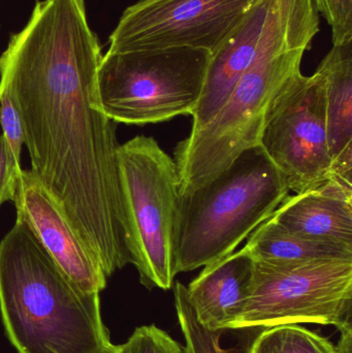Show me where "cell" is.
<instances>
[{
  "label": "cell",
  "instance_id": "obj_1",
  "mask_svg": "<svg viewBox=\"0 0 352 353\" xmlns=\"http://www.w3.org/2000/svg\"><path fill=\"white\" fill-rule=\"evenodd\" d=\"M101 58L85 0L37 1L0 55V93L20 115L31 171L110 278L130 259L117 128L97 97Z\"/></svg>",
  "mask_w": 352,
  "mask_h": 353
},
{
  "label": "cell",
  "instance_id": "obj_2",
  "mask_svg": "<svg viewBox=\"0 0 352 353\" xmlns=\"http://www.w3.org/2000/svg\"><path fill=\"white\" fill-rule=\"evenodd\" d=\"M0 317L18 353H99L112 344L101 292L76 286L19 220L0 241Z\"/></svg>",
  "mask_w": 352,
  "mask_h": 353
},
{
  "label": "cell",
  "instance_id": "obj_3",
  "mask_svg": "<svg viewBox=\"0 0 352 353\" xmlns=\"http://www.w3.org/2000/svg\"><path fill=\"white\" fill-rule=\"evenodd\" d=\"M320 24L314 0H298L216 115L177 145L174 161L181 194L225 171L244 151L260 146L273 103L301 72L304 54L320 32Z\"/></svg>",
  "mask_w": 352,
  "mask_h": 353
},
{
  "label": "cell",
  "instance_id": "obj_4",
  "mask_svg": "<svg viewBox=\"0 0 352 353\" xmlns=\"http://www.w3.org/2000/svg\"><path fill=\"white\" fill-rule=\"evenodd\" d=\"M283 174L262 147L244 151L225 171L180 197L176 274L235 252L289 193Z\"/></svg>",
  "mask_w": 352,
  "mask_h": 353
},
{
  "label": "cell",
  "instance_id": "obj_5",
  "mask_svg": "<svg viewBox=\"0 0 352 353\" xmlns=\"http://www.w3.org/2000/svg\"><path fill=\"white\" fill-rule=\"evenodd\" d=\"M117 161L130 263L145 288L171 290L181 197L177 165L146 136L119 145Z\"/></svg>",
  "mask_w": 352,
  "mask_h": 353
},
{
  "label": "cell",
  "instance_id": "obj_6",
  "mask_svg": "<svg viewBox=\"0 0 352 353\" xmlns=\"http://www.w3.org/2000/svg\"><path fill=\"white\" fill-rule=\"evenodd\" d=\"M207 50L109 52L97 72L101 111L115 123L144 125L192 115L210 63Z\"/></svg>",
  "mask_w": 352,
  "mask_h": 353
},
{
  "label": "cell",
  "instance_id": "obj_7",
  "mask_svg": "<svg viewBox=\"0 0 352 353\" xmlns=\"http://www.w3.org/2000/svg\"><path fill=\"white\" fill-rule=\"evenodd\" d=\"M351 319L352 259L254 261L249 294L229 330L315 323L340 331Z\"/></svg>",
  "mask_w": 352,
  "mask_h": 353
},
{
  "label": "cell",
  "instance_id": "obj_8",
  "mask_svg": "<svg viewBox=\"0 0 352 353\" xmlns=\"http://www.w3.org/2000/svg\"><path fill=\"white\" fill-rule=\"evenodd\" d=\"M289 190L301 193L331 178L326 82L297 72L273 103L260 143Z\"/></svg>",
  "mask_w": 352,
  "mask_h": 353
},
{
  "label": "cell",
  "instance_id": "obj_9",
  "mask_svg": "<svg viewBox=\"0 0 352 353\" xmlns=\"http://www.w3.org/2000/svg\"><path fill=\"white\" fill-rule=\"evenodd\" d=\"M258 0H138L110 37L109 52L207 50L214 53Z\"/></svg>",
  "mask_w": 352,
  "mask_h": 353
},
{
  "label": "cell",
  "instance_id": "obj_10",
  "mask_svg": "<svg viewBox=\"0 0 352 353\" xmlns=\"http://www.w3.org/2000/svg\"><path fill=\"white\" fill-rule=\"evenodd\" d=\"M17 219L28 226L64 274L85 292H101L107 278L55 197L32 171L21 172L14 201Z\"/></svg>",
  "mask_w": 352,
  "mask_h": 353
},
{
  "label": "cell",
  "instance_id": "obj_11",
  "mask_svg": "<svg viewBox=\"0 0 352 353\" xmlns=\"http://www.w3.org/2000/svg\"><path fill=\"white\" fill-rule=\"evenodd\" d=\"M271 218L303 238L352 247V185L332 176L287 195Z\"/></svg>",
  "mask_w": 352,
  "mask_h": 353
},
{
  "label": "cell",
  "instance_id": "obj_12",
  "mask_svg": "<svg viewBox=\"0 0 352 353\" xmlns=\"http://www.w3.org/2000/svg\"><path fill=\"white\" fill-rule=\"evenodd\" d=\"M254 261L244 248L204 267L186 288L200 323L213 331H227L247 300Z\"/></svg>",
  "mask_w": 352,
  "mask_h": 353
},
{
  "label": "cell",
  "instance_id": "obj_13",
  "mask_svg": "<svg viewBox=\"0 0 352 353\" xmlns=\"http://www.w3.org/2000/svg\"><path fill=\"white\" fill-rule=\"evenodd\" d=\"M318 70L326 82L331 176L352 185V41L333 46Z\"/></svg>",
  "mask_w": 352,
  "mask_h": 353
},
{
  "label": "cell",
  "instance_id": "obj_14",
  "mask_svg": "<svg viewBox=\"0 0 352 353\" xmlns=\"http://www.w3.org/2000/svg\"><path fill=\"white\" fill-rule=\"evenodd\" d=\"M244 250L253 261L267 263L352 259V247L303 238L287 232L271 217L248 236Z\"/></svg>",
  "mask_w": 352,
  "mask_h": 353
},
{
  "label": "cell",
  "instance_id": "obj_15",
  "mask_svg": "<svg viewBox=\"0 0 352 353\" xmlns=\"http://www.w3.org/2000/svg\"><path fill=\"white\" fill-rule=\"evenodd\" d=\"M174 296L178 321L185 340V353H252L254 340L260 331L256 335L244 337L236 345L223 347L221 336L225 331H213L200 323L188 300L186 286L177 282L174 286Z\"/></svg>",
  "mask_w": 352,
  "mask_h": 353
},
{
  "label": "cell",
  "instance_id": "obj_16",
  "mask_svg": "<svg viewBox=\"0 0 352 353\" xmlns=\"http://www.w3.org/2000/svg\"><path fill=\"white\" fill-rule=\"evenodd\" d=\"M252 353H336L326 338L298 325L264 329L256 336Z\"/></svg>",
  "mask_w": 352,
  "mask_h": 353
},
{
  "label": "cell",
  "instance_id": "obj_17",
  "mask_svg": "<svg viewBox=\"0 0 352 353\" xmlns=\"http://www.w3.org/2000/svg\"><path fill=\"white\" fill-rule=\"evenodd\" d=\"M118 353H185L179 343L156 325L136 327Z\"/></svg>",
  "mask_w": 352,
  "mask_h": 353
},
{
  "label": "cell",
  "instance_id": "obj_18",
  "mask_svg": "<svg viewBox=\"0 0 352 353\" xmlns=\"http://www.w3.org/2000/svg\"><path fill=\"white\" fill-rule=\"evenodd\" d=\"M314 3L332 28L333 46L352 41V0H314Z\"/></svg>",
  "mask_w": 352,
  "mask_h": 353
},
{
  "label": "cell",
  "instance_id": "obj_19",
  "mask_svg": "<svg viewBox=\"0 0 352 353\" xmlns=\"http://www.w3.org/2000/svg\"><path fill=\"white\" fill-rule=\"evenodd\" d=\"M0 125L2 136L17 161H21L22 147L25 144L24 130L20 115L12 99L0 93Z\"/></svg>",
  "mask_w": 352,
  "mask_h": 353
},
{
  "label": "cell",
  "instance_id": "obj_20",
  "mask_svg": "<svg viewBox=\"0 0 352 353\" xmlns=\"http://www.w3.org/2000/svg\"><path fill=\"white\" fill-rule=\"evenodd\" d=\"M21 161H17L3 136H0V207L14 201L21 172Z\"/></svg>",
  "mask_w": 352,
  "mask_h": 353
},
{
  "label": "cell",
  "instance_id": "obj_21",
  "mask_svg": "<svg viewBox=\"0 0 352 353\" xmlns=\"http://www.w3.org/2000/svg\"><path fill=\"white\" fill-rule=\"evenodd\" d=\"M340 338L335 346L336 353H352V323L341 329Z\"/></svg>",
  "mask_w": 352,
  "mask_h": 353
},
{
  "label": "cell",
  "instance_id": "obj_22",
  "mask_svg": "<svg viewBox=\"0 0 352 353\" xmlns=\"http://www.w3.org/2000/svg\"><path fill=\"white\" fill-rule=\"evenodd\" d=\"M99 353H118L117 345H114V344L112 343L109 347L105 348V350H103V352Z\"/></svg>",
  "mask_w": 352,
  "mask_h": 353
}]
</instances>
